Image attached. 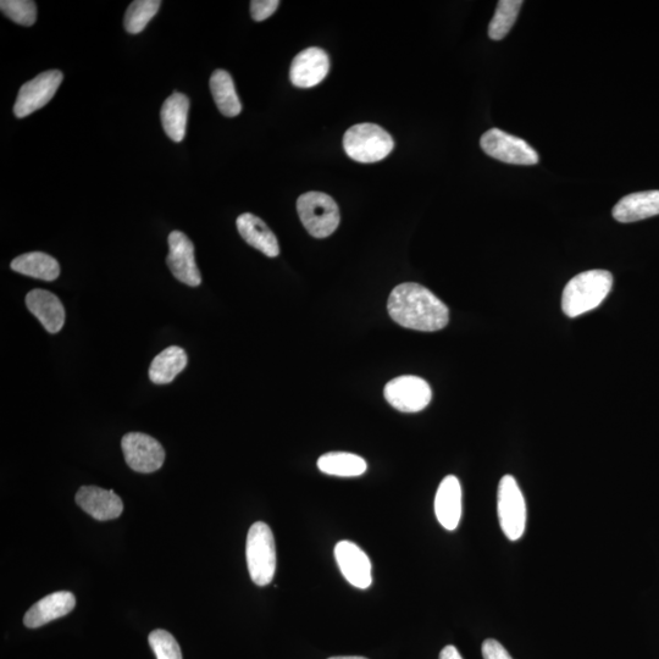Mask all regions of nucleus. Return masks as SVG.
I'll return each mask as SVG.
<instances>
[{"instance_id": "nucleus-13", "label": "nucleus", "mask_w": 659, "mask_h": 659, "mask_svg": "<svg viewBox=\"0 0 659 659\" xmlns=\"http://www.w3.org/2000/svg\"><path fill=\"white\" fill-rule=\"evenodd\" d=\"M335 558L343 577L352 586L365 590L373 583L370 559L358 545L340 541L335 546Z\"/></svg>"}, {"instance_id": "nucleus-27", "label": "nucleus", "mask_w": 659, "mask_h": 659, "mask_svg": "<svg viewBox=\"0 0 659 659\" xmlns=\"http://www.w3.org/2000/svg\"><path fill=\"white\" fill-rule=\"evenodd\" d=\"M0 10L21 26H32L37 20V7L31 0H2Z\"/></svg>"}, {"instance_id": "nucleus-3", "label": "nucleus", "mask_w": 659, "mask_h": 659, "mask_svg": "<svg viewBox=\"0 0 659 659\" xmlns=\"http://www.w3.org/2000/svg\"><path fill=\"white\" fill-rule=\"evenodd\" d=\"M393 147L395 142L389 132L375 124L354 125L343 137L346 154L358 163L381 162L389 157Z\"/></svg>"}, {"instance_id": "nucleus-5", "label": "nucleus", "mask_w": 659, "mask_h": 659, "mask_svg": "<svg viewBox=\"0 0 659 659\" xmlns=\"http://www.w3.org/2000/svg\"><path fill=\"white\" fill-rule=\"evenodd\" d=\"M297 212L303 226L315 238L331 236L340 225L339 206L323 192L304 193L298 198Z\"/></svg>"}, {"instance_id": "nucleus-23", "label": "nucleus", "mask_w": 659, "mask_h": 659, "mask_svg": "<svg viewBox=\"0 0 659 659\" xmlns=\"http://www.w3.org/2000/svg\"><path fill=\"white\" fill-rule=\"evenodd\" d=\"M215 104L219 112L227 118H235L242 112V104L237 96L234 80L227 71H214L209 81Z\"/></svg>"}, {"instance_id": "nucleus-1", "label": "nucleus", "mask_w": 659, "mask_h": 659, "mask_svg": "<svg viewBox=\"0 0 659 659\" xmlns=\"http://www.w3.org/2000/svg\"><path fill=\"white\" fill-rule=\"evenodd\" d=\"M387 309L395 323L415 331H439L450 321L446 304L429 289L413 282L393 289Z\"/></svg>"}, {"instance_id": "nucleus-18", "label": "nucleus", "mask_w": 659, "mask_h": 659, "mask_svg": "<svg viewBox=\"0 0 659 659\" xmlns=\"http://www.w3.org/2000/svg\"><path fill=\"white\" fill-rule=\"evenodd\" d=\"M237 230L249 246L256 248L269 258H276L280 254L278 238L267 224L256 215L245 213L236 221Z\"/></svg>"}, {"instance_id": "nucleus-21", "label": "nucleus", "mask_w": 659, "mask_h": 659, "mask_svg": "<svg viewBox=\"0 0 659 659\" xmlns=\"http://www.w3.org/2000/svg\"><path fill=\"white\" fill-rule=\"evenodd\" d=\"M10 267L15 273L48 282L57 280L60 275L58 260L43 252L22 254L11 262Z\"/></svg>"}, {"instance_id": "nucleus-26", "label": "nucleus", "mask_w": 659, "mask_h": 659, "mask_svg": "<svg viewBox=\"0 0 659 659\" xmlns=\"http://www.w3.org/2000/svg\"><path fill=\"white\" fill-rule=\"evenodd\" d=\"M162 2L159 0H136L126 11L124 26L131 35H137L146 29L149 21L157 15Z\"/></svg>"}, {"instance_id": "nucleus-6", "label": "nucleus", "mask_w": 659, "mask_h": 659, "mask_svg": "<svg viewBox=\"0 0 659 659\" xmlns=\"http://www.w3.org/2000/svg\"><path fill=\"white\" fill-rule=\"evenodd\" d=\"M497 513L507 539H522L526 525V505L523 492L512 475L503 476L498 485Z\"/></svg>"}, {"instance_id": "nucleus-14", "label": "nucleus", "mask_w": 659, "mask_h": 659, "mask_svg": "<svg viewBox=\"0 0 659 659\" xmlns=\"http://www.w3.org/2000/svg\"><path fill=\"white\" fill-rule=\"evenodd\" d=\"M75 501L82 511L101 522L119 518L124 512V503L113 490L98 486H82Z\"/></svg>"}, {"instance_id": "nucleus-10", "label": "nucleus", "mask_w": 659, "mask_h": 659, "mask_svg": "<svg viewBox=\"0 0 659 659\" xmlns=\"http://www.w3.org/2000/svg\"><path fill=\"white\" fill-rule=\"evenodd\" d=\"M125 461L137 473L151 474L163 467L165 451L154 437L129 433L121 440Z\"/></svg>"}, {"instance_id": "nucleus-32", "label": "nucleus", "mask_w": 659, "mask_h": 659, "mask_svg": "<svg viewBox=\"0 0 659 659\" xmlns=\"http://www.w3.org/2000/svg\"><path fill=\"white\" fill-rule=\"evenodd\" d=\"M329 659H368V658L361 656H339V657H331Z\"/></svg>"}, {"instance_id": "nucleus-17", "label": "nucleus", "mask_w": 659, "mask_h": 659, "mask_svg": "<svg viewBox=\"0 0 659 659\" xmlns=\"http://www.w3.org/2000/svg\"><path fill=\"white\" fill-rule=\"evenodd\" d=\"M26 306L40 320L49 334H57L65 324V308L54 293L46 290H32L27 293Z\"/></svg>"}, {"instance_id": "nucleus-8", "label": "nucleus", "mask_w": 659, "mask_h": 659, "mask_svg": "<svg viewBox=\"0 0 659 659\" xmlns=\"http://www.w3.org/2000/svg\"><path fill=\"white\" fill-rule=\"evenodd\" d=\"M386 401L402 413H418L429 406L433 391L419 376L404 375L385 386Z\"/></svg>"}, {"instance_id": "nucleus-9", "label": "nucleus", "mask_w": 659, "mask_h": 659, "mask_svg": "<svg viewBox=\"0 0 659 659\" xmlns=\"http://www.w3.org/2000/svg\"><path fill=\"white\" fill-rule=\"evenodd\" d=\"M64 76L62 71H46L35 77V79L26 82L20 88L18 98L14 105V114L16 118H26L37 110L46 107L52 101L57 93L58 88L62 85Z\"/></svg>"}, {"instance_id": "nucleus-20", "label": "nucleus", "mask_w": 659, "mask_h": 659, "mask_svg": "<svg viewBox=\"0 0 659 659\" xmlns=\"http://www.w3.org/2000/svg\"><path fill=\"white\" fill-rule=\"evenodd\" d=\"M188 110H190V99L179 92L171 94L163 104L160 119H162L165 134L171 141L176 143L184 141Z\"/></svg>"}, {"instance_id": "nucleus-16", "label": "nucleus", "mask_w": 659, "mask_h": 659, "mask_svg": "<svg viewBox=\"0 0 659 659\" xmlns=\"http://www.w3.org/2000/svg\"><path fill=\"white\" fill-rule=\"evenodd\" d=\"M75 606L76 598L71 592H54L36 602L26 612L24 623L30 629L41 628L55 619L68 616L71 611H74Z\"/></svg>"}, {"instance_id": "nucleus-7", "label": "nucleus", "mask_w": 659, "mask_h": 659, "mask_svg": "<svg viewBox=\"0 0 659 659\" xmlns=\"http://www.w3.org/2000/svg\"><path fill=\"white\" fill-rule=\"evenodd\" d=\"M480 146L489 157L502 163L514 165H535L539 163V154L522 138L507 132L491 129L481 137Z\"/></svg>"}, {"instance_id": "nucleus-4", "label": "nucleus", "mask_w": 659, "mask_h": 659, "mask_svg": "<svg viewBox=\"0 0 659 659\" xmlns=\"http://www.w3.org/2000/svg\"><path fill=\"white\" fill-rule=\"evenodd\" d=\"M246 557L253 583L267 586L276 572V547L273 531L263 522L254 523L248 531Z\"/></svg>"}, {"instance_id": "nucleus-12", "label": "nucleus", "mask_w": 659, "mask_h": 659, "mask_svg": "<svg viewBox=\"0 0 659 659\" xmlns=\"http://www.w3.org/2000/svg\"><path fill=\"white\" fill-rule=\"evenodd\" d=\"M330 71V59L324 49L310 47L296 55L290 69L293 86L310 88L318 86Z\"/></svg>"}, {"instance_id": "nucleus-31", "label": "nucleus", "mask_w": 659, "mask_h": 659, "mask_svg": "<svg viewBox=\"0 0 659 659\" xmlns=\"http://www.w3.org/2000/svg\"><path fill=\"white\" fill-rule=\"evenodd\" d=\"M439 659H463L461 653L454 646H446L440 653Z\"/></svg>"}, {"instance_id": "nucleus-25", "label": "nucleus", "mask_w": 659, "mask_h": 659, "mask_svg": "<svg viewBox=\"0 0 659 659\" xmlns=\"http://www.w3.org/2000/svg\"><path fill=\"white\" fill-rule=\"evenodd\" d=\"M522 5L523 2H520V0H501V2H498L494 19L491 20L489 26L491 40L501 41L508 35L514 22L518 19Z\"/></svg>"}, {"instance_id": "nucleus-30", "label": "nucleus", "mask_w": 659, "mask_h": 659, "mask_svg": "<svg viewBox=\"0 0 659 659\" xmlns=\"http://www.w3.org/2000/svg\"><path fill=\"white\" fill-rule=\"evenodd\" d=\"M481 651H483L484 659H513L505 647L496 640L489 639L484 641Z\"/></svg>"}, {"instance_id": "nucleus-29", "label": "nucleus", "mask_w": 659, "mask_h": 659, "mask_svg": "<svg viewBox=\"0 0 659 659\" xmlns=\"http://www.w3.org/2000/svg\"><path fill=\"white\" fill-rule=\"evenodd\" d=\"M279 0H253L251 2V14L254 21H264L278 10Z\"/></svg>"}, {"instance_id": "nucleus-22", "label": "nucleus", "mask_w": 659, "mask_h": 659, "mask_svg": "<svg viewBox=\"0 0 659 659\" xmlns=\"http://www.w3.org/2000/svg\"><path fill=\"white\" fill-rule=\"evenodd\" d=\"M187 354L181 347L171 346L153 359L149 379L155 385H168L187 367Z\"/></svg>"}, {"instance_id": "nucleus-11", "label": "nucleus", "mask_w": 659, "mask_h": 659, "mask_svg": "<svg viewBox=\"0 0 659 659\" xmlns=\"http://www.w3.org/2000/svg\"><path fill=\"white\" fill-rule=\"evenodd\" d=\"M169 256L166 264L177 280L187 286L197 287L202 284L195 258V246L184 232L173 231L169 235Z\"/></svg>"}, {"instance_id": "nucleus-28", "label": "nucleus", "mask_w": 659, "mask_h": 659, "mask_svg": "<svg viewBox=\"0 0 659 659\" xmlns=\"http://www.w3.org/2000/svg\"><path fill=\"white\" fill-rule=\"evenodd\" d=\"M148 641L157 659H182L180 645L168 631L154 630L149 634Z\"/></svg>"}, {"instance_id": "nucleus-2", "label": "nucleus", "mask_w": 659, "mask_h": 659, "mask_svg": "<svg viewBox=\"0 0 659 659\" xmlns=\"http://www.w3.org/2000/svg\"><path fill=\"white\" fill-rule=\"evenodd\" d=\"M613 286V275L607 270H589L574 276L564 287L563 313L578 318L600 307Z\"/></svg>"}, {"instance_id": "nucleus-24", "label": "nucleus", "mask_w": 659, "mask_h": 659, "mask_svg": "<svg viewBox=\"0 0 659 659\" xmlns=\"http://www.w3.org/2000/svg\"><path fill=\"white\" fill-rule=\"evenodd\" d=\"M318 468L324 474L353 478L367 472L368 464L357 454L330 452L319 458Z\"/></svg>"}, {"instance_id": "nucleus-19", "label": "nucleus", "mask_w": 659, "mask_h": 659, "mask_svg": "<svg viewBox=\"0 0 659 659\" xmlns=\"http://www.w3.org/2000/svg\"><path fill=\"white\" fill-rule=\"evenodd\" d=\"M612 214L624 224L656 217L659 215V191L631 193L620 199Z\"/></svg>"}, {"instance_id": "nucleus-15", "label": "nucleus", "mask_w": 659, "mask_h": 659, "mask_svg": "<svg viewBox=\"0 0 659 659\" xmlns=\"http://www.w3.org/2000/svg\"><path fill=\"white\" fill-rule=\"evenodd\" d=\"M435 514L446 530H456L462 518V486L454 475L441 481L435 497Z\"/></svg>"}]
</instances>
